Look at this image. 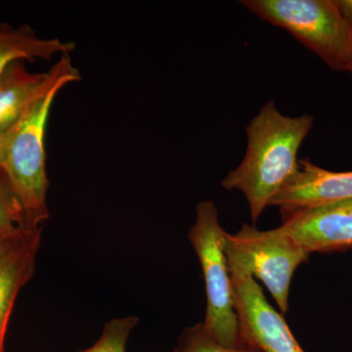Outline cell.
<instances>
[{
	"mask_svg": "<svg viewBox=\"0 0 352 352\" xmlns=\"http://www.w3.org/2000/svg\"><path fill=\"white\" fill-rule=\"evenodd\" d=\"M226 231L220 226L214 201L196 207V219L188 237L200 261L207 293V312L203 325L219 344L228 347L245 344L241 340L234 307L232 280L226 254Z\"/></svg>",
	"mask_w": 352,
	"mask_h": 352,
	"instance_id": "obj_4",
	"label": "cell"
},
{
	"mask_svg": "<svg viewBox=\"0 0 352 352\" xmlns=\"http://www.w3.org/2000/svg\"><path fill=\"white\" fill-rule=\"evenodd\" d=\"M340 15L352 29V0H335Z\"/></svg>",
	"mask_w": 352,
	"mask_h": 352,
	"instance_id": "obj_15",
	"label": "cell"
},
{
	"mask_svg": "<svg viewBox=\"0 0 352 352\" xmlns=\"http://www.w3.org/2000/svg\"><path fill=\"white\" fill-rule=\"evenodd\" d=\"M314 122V118L308 113L298 117L284 115L275 101L270 100L248 124L244 159L229 171L221 185L229 191L238 190L245 196L254 226L295 176L298 151Z\"/></svg>",
	"mask_w": 352,
	"mask_h": 352,
	"instance_id": "obj_1",
	"label": "cell"
},
{
	"mask_svg": "<svg viewBox=\"0 0 352 352\" xmlns=\"http://www.w3.org/2000/svg\"><path fill=\"white\" fill-rule=\"evenodd\" d=\"M230 274L243 344L263 352H305L283 315L267 302L256 280L237 270H230Z\"/></svg>",
	"mask_w": 352,
	"mask_h": 352,
	"instance_id": "obj_6",
	"label": "cell"
},
{
	"mask_svg": "<svg viewBox=\"0 0 352 352\" xmlns=\"http://www.w3.org/2000/svg\"><path fill=\"white\" fill-rule=\"evenodd\" d=\"M0 352H4V347L0 346Z\"/></svg>",
	"mask_w": 352,
	"mask_h": 352,
	"instance_id": "obj_18",
	"label": "cell"
},
{
	"mask_svg": "<svg viewBox=\"0 0 352 352\" xmlns=\"http://www.w3.org/2000/svg\"><path fill=\"white\" fill-rule=\"evenodd\" d=\"M175 352H263L256 347H228L219 344L208 332L203 323L186 329L182 333Z\"/></svg>",
	"mask_w": 352,
	"mask_h": 352,
	"instance_id": "obj_13",
	"label": "cell"
},
{
	"mask_svg": "<svg viewBox=\"0 0 352 352\" xmlns=\"http://www.w3.org/2000/svg\"><path fill=\"white\" fill-rule=\"evenodd\" d=\"M23 237H24V236H23ZM20 238H11L4 235H0V252L3 251L8 245L12 244L16 240L20 239Z\"/></svg>",
	"mask_w": 352,
	"mask_h": 352,
	"instance_id": "obj_16",
	"label": "cell"
},
{
	"mask_svg": "<svg viewBox=\"0 0 352 352\" xmlns=\"http://www.w3.org/2000/svg\"><path fill=\"white\" fill-rule=\"evenodd\" d=\"M226 254L230 270L261 280L282 314L289 310L292 280L308 252L280 227L259 230L245 223L236 234H226Z\"/></svg>",
	"mask_w": 352,
	"mask_h": 352,
	"instance_id": "obj_5",
	"label": "cell"
},
{
	"mask_svg": "<svg viewBox=\"0 0 352 352\" xmlns=\"http://www.w3.org/2000/svg\"><path fill=\"white\" fill-rule=\"evenodd\" d=\"M261 19L286 30L335 71L349 72L352 30L335 0H243Z\"/></svg>",
	"mask_w": 352,
	"mask_h": 352,
	"instance_id": "obj_3",
	"label": "cell"
},
{
	"mask_svg": "<svg viewBox=\"0 0 352 352\" xmlns=\"http://www.w3.org/2000/svg\"><path fill=\"white\" fill-rule=\"evenodd\" d=\"M281 214L280 228L310 254L352 249V199Z\"/></svg>",
	"mask_w": 352,
	"mask_h": 352,
	"instance_id": "obj_7",
	"label": "cell"
},
{
	"mask_svg": "<svg viewBox=\"0 0 352 352\" xmlns=\"http://www.w3.org/2000/svg\"><path fill=\"white\" fill-rule=\"evenodd\" d=\"M41 241V229L27 234L0 252V346L20 289L31 280Z\"/></svg>",
	"mask_w": 352,
	"mask_h": 352,
	"instance_id": "obj_10",
	"label": "cell"
},
{
	"mask_svg": "<svg viewBox=\"0 0 352 352\" xmlns=\"http://www.w3.org/2000/svg\"><path fill=\"white\" fill-rule=\"evenodd\" d=\"M138 322L133 316L113 319L105 326L94 346L80 352H126L129 333Z\"/></svg>",
	"mask_w": 352,
	"mask_h": 352,
	"instance_id": "obj_14",
	"label": "cell"
},
{
	"mask_svg": "<svg viewBox=\"0 0 352 352\" xmlns=\"http://www.w3.org/2000/svg\"><path fill=\"white\" fill-rule=\"evenodd\" d=\"M39 229H32L24 208L0 168V235L20 238Z\"/></svg>",
	"mask_w": 352,
	"mask_h": 352,
	"instance_id": "obj_12",
	"label": "cell"
},
{
	"mask_svg": "<svg viewBox=\"0 0 352 352\" xmlns=\"http://www.w3.org/2000/svg\"><path fill=\"white\" fill-rule=\"evenodd\" d=\"M80 80L78 69L62 76L17 124L0 138V168L19 199L32 229H41V224L50 217L45 134L51 108L66 85Z\"/></svg>",
	"mask_w": 352,
	"mask_h": 352,
	"instance_id": "obj_2",
	"label": "cell"
},
{
	"mask_svg": "<svg viewBox=\"0 0 352 352\" xmlns=\"http://www.w3.org/2000/svg\"><path fill=\"white\" fill-rule=\"evenodd\" d=\"M352 199V171L336 173L308 159L298 160L295 176L275 196L270 206L281 210L319 207Z\"/></svg>",
	"mask_w": 352,
	"mask_h": 352,
	"instance_id": "obj_9",
	"label": "cell"
},
{
	"mask_svg": "<svg viewBox=\"0 0 352 352\" xmlns=\"http://www.w3.org/2000/svg\"><path fill=\"white\" fill-rule=\"evenodd\" d=\"M351 30H352V29H351ZM349 73H351V74H352V61H351V67H349Z\"/></svg>",
	"mask_w": 352,
	"mask_h": 352,
	"instance_id": "obj_17",
	"label": "cell"
},
{
	"mask_svg": "<svg viewBox=\"0 0 352 352\" xmlns=\"http://www.w3.org/2000/svg\"><path fill=\"white\" fill-rule=\"evenodd\" d=\"M75 48V43L58 38H41L30 25L13 27L0 22V76L13 62L50 61L55 55L69 54Z\"/></svg>",
	"mask_w": 352,
	"mask_h": 352,
	"instance_id": "obj_11",
	"label": "cell"
},
{
	"mask_svg": "<svg viewBox=\"0 0 352 352\" xmlns=\"http://www.w3.org/2000/svg\"><path fill=\"white\" fill-rule=\"evenodd\" d=\"M69 53L46 73H31L16 61L0 76V138L22 120L32 106L62 76L76 72Z\"/></svg>",
	"mask_w": 352,
	"mask_h": 352,
	"instance_id": "obj_8",
	"label": "cell"
}]
</instances>
